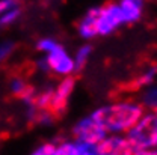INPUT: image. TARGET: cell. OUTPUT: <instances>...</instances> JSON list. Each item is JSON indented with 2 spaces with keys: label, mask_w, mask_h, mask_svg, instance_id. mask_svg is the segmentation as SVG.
Instances as JSON below:
<instances>
[{
  "label": "cell",
  "mask_w": 157,
  "mask_h": 155,
  "mask_svg": "<svg viewBox=\"0 0 157 155\" xmlns=\"http://www.w3.org/2000/svg\"><path fill=\"white\" fill-rule=\"evenodd\" d=\"M122 23H124V18L117 3H107L98 8L97 21H95L98 35H109L115 32Z\"/></svg>",
  "instance_id": "obj_3"
},
{
  "label": "cell",
  "mask_w": 157,
  "mask_h": 155,
  "mask_svg": "<svg viewBox=\"0 0 157 155\" xmlns=\"http://www.w3.org/2000/svg\"><path fill=\"white\" fill-rule=\"evenodd\" d=\"M100 155H135L136 149L122 136H107L104 140L98 143Z\"/></svg>",
  "instance_id": "obj_7"
},
{
  "label": "cell",
  "mask_w": 157,
  "mask_h": 155,
  "mask_svg": "<svg viewBox=\"0 0 157 155\" xmlns=\"http://www.w3.org/2000/svg\"><path fill=\"white\" fill-rule=\"evenodd\" d=\"M80 155H100L98 145L95 143H86V142H76Z\"/></svg>",
  "instance_id": "obj_14"
},
{
  "label": "cell",
  "mask_w": 157,
  "mask_h": 155,
  "mask_svg": "<svg viewBox=\"0 0 157 155\" xmlns=\"http://www.w3.org/2000/svg\"><path fill=\"white\" fill-rule=\"evenodd\" d=\"M55 152H56V145H53V143H44V145L38 146L30 155H55Z\"/></svg>",
  "instance_id": "obj_16"
},
{
  "label": "cell",
  "mask_w": 157,
  "mask_h": 155,
  "mask_svg": "<svg viewBox=\"0 0 157 155\" xmlns=\"http://www.w3.org/2000/svg\"><path fill=\"white\" fill-rule=\"evenodd\" d=\"M135 155H157V149H142V151H136Z\"/></svg>",
  "instance_id": "obj_20"
},
{
  "label": "cell",
  "mask_w": 157,
  "mask_h": 155,
  "mask_svg": "<svg viewBox=\"0 0 157 155\" xmlns=\"http://www.w3.org/2000/svg\"><path fill=\"white\" fill-rule=\"evenodd\" d=\"M18 5V0H0V15L8 9H12Z\"/></svg>",
  "instance_id": "obj_19"
},
{
  "label": "cell",
  "mask_w": 157,
  "mask_h": 155,
  "mask_svg": "<svg viewBox=\"0 0 157 155\" xmlns=\"http://www.w3.org/2000/svg\"><path fill=\"white\" fill-rule=\"evenodd\" d=\"M142 105L150 107V109H157V86H150L142 95Z\"/></svg>",
  "instance_id": "obj_11"
},
{
  "label": "cell",
  "mask_w": 157,
  "mask_h": 155,
  "mask_svg": "<svg viewBox=\"0 0 157 155\" xmlns=\"http://www.w3.org/2000/svg\"><path fill=\"white\" fill-rule=\"evenodd\" d=\"M14 50V44L12 42H2L0 44V62H3Z\"/></svg>",
  "instance_id": "obj_18"
},
{
  "label": "cell",
  "mask_w": 157,
  "mask_h": 155,
  "mask_svg": "<svg viewBox=\"0 0 157 155\" xmlns=\"http://www.w3.org/2000/svg\"><path fill=\"white\" fill-rule=\"evenodd\" d=\"M145 0H119L118 6L121 9L124 23H135L140 18Z\"/></svg>",
  "instance_id": "obj_8"
},
{
  "label": "cell",
  "mask_w": 157,
  "mask_h": 155,
  "mask_svg": "<svg viewBox=\"0 0 157 155\" xmlns=\"http://www.w3.org/2000/svg\"><path fill=\"white\" fill-rule=\"evenodd\" d=\"M74 86H76L74 77H67L53 89V98H52V104H50V112H52V115L55 117L60 116L65 112L68 99H70L73 90H74Z\"/></svg>",
  "instance_id": "obj_6"
},
{
  "label": "cell",
  "mask_w": 157,
  "mask_h": 155,
  "mask_svg": "<svg viewBox=\"0 0 157 155\" xmlns=\"http://www.w3.org/2000/svg\"><path fill=\"white\" fill-rule=\"evenodd\" d=\"M56 45H58V42L53 41V39H41L38 44V48L41 51H44V53H48V51H52Z\"/></svg>",
  "instance_id": "obj_17"
},
{
  "label": "cell",
  "mask_w": 157,
  "mask_h": 155,
  "mask_svg": "<svg viewBox=\"0 0 157 155\" xmlns=\"http://www.w3.org/2000/svg\"><path fill=\"white\" fill-rule=\"evenodd\" d=\"M142 116H144V105L132 101H122L100 107L91 115V117L107 134L127 133L135 127V124Z\"/></svg>",
  "instance_id": "obj_1"
},
{
  "label": "cell",
  "mask_w": 157,
  "mask_h": 155,
  "mask_svg": "<svg viewBox=\"0 0 157 155\" xmlns=\"http://www.w3.org/2000/svg\"><path fill=\"white\" fill-rule=\"evenodd\" d=\"M127 140L136 151L157 149V115L144 113L132 130L127 131Z\"/></svg>",
  "instance_id": "obj_2"
},
{
  "label": "cell",
  "mask_w": 157,
  "mask_h": 155,
  "mask_svg": "<svg viewBox=\"0 0 157 155\" xmlns=\"http://www.w3.org/2000/svg\"><path fill=\"white\" fill-rule=\"evenodd\" d=\"M97 14H98V8H92L91 11H88V14L82 18V21L78 23V33L80 36L85 39L94 38L97 36Z\"/></svg>",
  "instance_id": "obj_9"
},
{
  "label": "cell",
  "mask_w": 157,
  "mask_h": 155,
  "mask_svg": "<svg viewBox=\"0 0 157 155\" xmlns=\"http://www.w3.org/2000/svg\"><path fill=\"white\" fill-rule=\"evenodd\" d=\"M39 65H42L44 69H50L59 76H68L76 69L74 60L70 57V54L60 47L56 45L52 51L47 53V57L44 59Z\"/></svg>",
  "instance_id": "obj_4"
},
{
  "label": "cell",
  "mask_w": 157,
  "mask_h": 155,
  "mask_svg": "<svg viewBox=\"0 0 157 155\" xmlns=\"http://www.w3.org/2000/svg\"><path fill=\"white\" fill-rule=\"evenodd\" d=\"M55 155H80L76 142H63L56 146Z\"/></svg>",
  "instance_id": "obj_12"
},
{
  "label": "cell",
  "mask_w": 157,
  "mask_h": 155,
  "mask_svg": "<svg viewBox=\"0 0 157 155\" xmlns=\"http://www.w3.org/2000/svg\"><path fill=\"white\" fill-rule=\"evenodd\" d=\"M156 74H157V66H151V68H148L147 71H144L137 78H135V81H133L132 86H133L135 89L150 86L151 81L154 80V77H156Z\"/></svg>",
  "instance_id": "obj_10"
},
{
  "label": "cell",
  "mask_w": 157,
  "mask_h": 155,
  "mask_svg": "<svg viewBox=\"0 0 157 155\" xmlns=\"http://www.w3.org/2000/svg\"><path fill=\"white\" fill-rule=\"evenodd\" d=\"M154 113H156V115H157V109H156V110H154Z\"/></svg>",
  "instance_id": "obj_21"
},
{
  "label": "cell",
  "mask_w": 157,
  "mask_h": 155,
  "mask_svg": "<svg viewBox=\"0 0 157 155\" xmlns=\"http://www.w3.org/2000/svg\"><path fill=\"white\" fill-rule=\"evenodd\" d=\"M89 54H91V47H89V45H83V47L78 48L77 54H76V59H74V65H76L77 69H82V68L86 65V62H88V59H89Z\"/></svg>",
  "instance_id": "obj_13"
},
{
  "label": "cell",
  "mask_w": 157,
  "mask_h": 155,
  "mask_svg": "<svg viewBox=\"0 0 157 155\" xmlns=\"http://www.w3.org/2000/svg\"><path fill=\"white\" fill-rule=\"evenodd\" d=\"M18 15H20L18 8H12V9H8L6 12H3V14L0 15V27H3V26H8V24L14 23L15 20L18 18Z\"/></svg>",
  "instance_id": "obj_15"
},
{
  "label": "cell",
  "mask_w": 157,
  "mask_h": 155,
  "mask_svg": "<svg viewBox=\"0 0 157 155\" xmlns=\"http://www.w3.org/2000/svg\"><path fill=\"white\" fill-rule=\"evenodd\" d=\"M73 133L76 137V142H86V143H95V145H98L101 140L107 137V133L91 116L78 120Z\"/></svg>",
  "instance_id": "obj_5"
}]
</instances>
